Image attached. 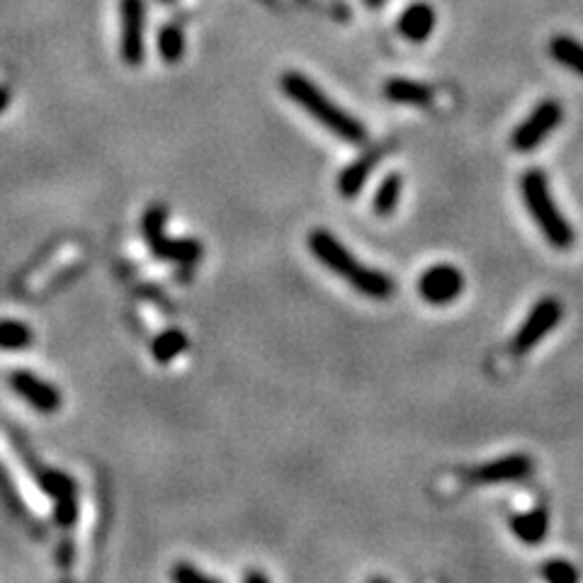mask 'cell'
Instances as JSON below:
<instances>
[{
    "label": "cell",
    "mask_w": 583,
    "mask_h": 583,
    "mask_svg": "<svg viewBox=\"0 0 583 583\" xmlns=\"http://www.w3.org/2000/svg\"><path fill=\"white\" fill-rule=\"evenodd\" d=\"M8 382L10 389H13L20 399H25L32 409L44 413V416H52V413L59 411L61 404H64L59 389H56L54 384L44 382L42 377H37L35 372L30 370H15Z\"/></svg>",
    "instance_id": "obj_9"
},
{
    "label": "cell",
    "mask_w": 583,
    "mask_h": 583,
    "mask_svg": "<svg viewBox=\"0 0 583 583\" xmlns=\"http://www.w3.org/2000/svg\"><path fill=\"white\" fill-rule=\"evenodd\" d=\"M0 501L5 503V508H8V511L13 513L15 518L25 523V528L32 530V535H35V537H47V530L39 528L42 523H37V520L30 515V511H27L25 501H22L20 491L15 489L13 479H10L8 469L3 467V462H0Z\"/></svg>",
    "instance_id": "obj_14"
},
{
    "label": "cell",
    "mask_w": 583,
    "mask_h": 583,
    "mask_svg": "<svg viewBox=\"0 0 583 583\" xmlns=\"http://www.w3.org/2000/svg\"><path fill=\"white\" fill-rule=\"evenodd\" d=\"M161 3H171V0H161Z\"/></svg>",
    "instance_id": "obj_29"
},
{
    "label": "cell",
    "mask_w": 583,
    "mask_h": 583,
    "mask_svg": "<svg viewBox=\"0 0 583 583\" xmlns=\"http://www.w3.org/2000/svg\"><path fill=\"white\" fill-rule=\"evenodd\" d=\"M78 496L76 498H61V501H54V523L59 528L69 530L76 525L78 520Z\"/></svg>",
    "instance_id": "obj_23"
},
{
    "label": "cell",
    "mask_w": 583,
    "mask_h": 583,
    "mask_svg": "<svg viewBox=\"0 0 583 583\" xmlns=\"http://www.w3.org/2000/svg\"><path fill=\"white\" fill-rule=\"evenodd\" d=\"M35 343V333L25 321H0V350H25Z\"/></svg>",
    "instance_id": "obj_19"
},
{
    "label": "cell",
    "mask_w": 583,
    "mask_h": 583,
    "mask_svg": "<svg viewBox=\"0 0 583 583\" xmlns=\"http://www.w3.org/2000/svg\"><path fill=\"white\" fill-rule=\"evenodd\" d=\"M562 311L564 309H562V304H559V299H554V297L540 299V302L532 307L528 319L523 321L520 331L515 333L513 353L515 355L530 353V350L535 348L542 338L554 331V326H557L559 319H562Z\"/></svg>",
    "instance_id": "obj_6"
},
{
    "label": "cell",
    "mask_w": 583,
    "mask_h": 583,
    "mask_svg": "<svg viewBox=\"0 0 583 583\" xmlns=\"http://www.w3.org/2000/svg\"><path fill=\"white\" fill-rule=\"evenodd\" d=\"M532 474V460L528 455H506L494 462H486L474 472V479L484 484H501V481H520Z\"/></svg>",
    "instance_id": "obj_10"
},
{
    "label": "cell",
    "mask_w": 583,
    "mask_h": 583,
    "mask_svg": "<svg viewBox=\"0 0 583 583\" xmlns=\"http://www.w3.org/2000/svg\"><path fill=\"white\" fill-rule=\"evenodd\" d=\"M549 54L564 69L579 73L583 78V44L569 35H557L549 42Z\"/></svg>",
    "instance_id": "obj_16"
},
{
    "label": "cell",
    "mask_w": 583,
    "mask_h": 583,
    "mask_svg": "<svg viewBox=\"0 0 583 583\" xmlns=\"http://www.w3.org/2000/svg\"><path fill=\"white\" fill-rule=\"evenodd\" d=\"M35 469V479L37 484L42 486V491L47 494L52 501H61V498H76L78 496V486L66 472H54V469Z\"/></svg>",
    "instance_id": "obj_17"
},
{
    "label": "cell",
    "mask_w": 583,
    "mask_h": 583,
    "mask_svg": "<svg viewBox=\"0 0 583 583\" xmlns=\"http://www.w3.org/2000/svg\"><path fill=\"white\" fill-rule=\"evenodd\" d=\"M8 105H10V93L3 86H0V112L8 110Z\"/></svg>",
    "instance_id": "obj_27"
},
{
    "label": "cell",
    "mask_w": 583,
    "mask_h": 583,
    "mask_svg": "<svg viewBox=\"0 0 583 583\" xmlns=\"http://www.w3.org/2000/svg\"><path fill=\"white\" fill-rule=\"evenodd\" d=\"M166 219L168 209L163 205L149 207L144 219H141V229H144V239L149 243L151 256L158 260H168V263L195 265L202 258V243L192 239H168L166 231H163Z\"/></svg>",
    "instance_id": "obj_4"
},
{
    "label": "cell",
    "mask_w": 583,
    "mask_h": 583,
    "mask_svg": "<svg viewBox=\"0 0 583 583\" xmlns=\"http://www.w3.org/2000/svg\"><path fill=\"white\" fill-rule=\"evenodd\" d=\"M185 348H188V336H185L180 328H166V331L158 333L154 343H151V355H154V360L161 362V365H168V362L178 358Z\"/></svg>",
    "instance_id": "obj_18"
},
{
    "label": "cell",
    "mask_w": 583,
    "mask_h": 583,
    "mask_svg": "<svg viewBox=\"0 0 583 583\" xmlns=\"http://www.w3.org/2000/svg\"><path fill=\"white\" fill-rule=\"evenodd\" d=\"M280 88L292 103H297L304 112L328 129L331 134H336L338 139L348 141V144H365L367 141V129L358 117H353L350 112H345L341 105L333 103L331 98L316 86L314 81H309L304 73L287 71L282 73Z\"/></svg>",
    "instance_id": "obj_2"
},
{
    "label": "cell",
    "mask_w": 583,
    "mask_h": 583,
    "mask_svg": "<svg viewBox=\"0 0 583 583\" xmlns=\"http://www.w3.org/2000/svg\"><path fill=\"white\" fill-rule=\"evenodd\" d=\"M562 117H564V110L557 100H545V103H540L535 110L530 112L528 120H523L518 127H515V132L511 137L513 149L523 151V154L525 151L537 149V146H540L542 141H545L549 134L559 127Z\"/></svg>",
    "instance_id": "obj_5"
},
{
    "label": "cell",
    "mask_w": 583,
    "mask_h": 583,
    "mask_svg": "<svg viewBox=\"0 0 583 583\" xmlns=\"http://www.w3.org/2000/svg\"><path fill=\"white\" fill-rule=\"evenodd\" d=\"M511 528L515 532L518 540H523L525 545H537L547 537L549 530V515L542 508H535V511L520 513L511 520Z\"/></svg>",
    "instance_id": "obj_15"
},
{
    "label": "cell",
    "mask_w": 583,
    "mask_h": 583,
    "mask_svg": "<svg viewBox=\"0 0 583 583\" xmlns=\"http://www.w3.org/2000/svg\"><path fill=\"white\" fill-rule=\"evenodd\" d=\"M382 154H384V149H372V151H367V154H362L358 161L350 163L348 168H343L341 178H338V190H341L343 197H348V200L358 197L362 185L370 180V175L375 173L377 163L382 161Z\"/></svg>",
    "instance_id": "obj_11"
},
{
    "label": "cell",
    "mask_w": 583,
    "mask_h": 583,
    "mask_svg": "<svg viewBox=\"0 0 583 583\" xmlns=\"http://www.w3.org/2000/svg\"><path fill=\"white\" fill-rule=\"evenodd\" d=\"M401 200V175L399 173H389L387 178L382 180V185L377 188L375 200H372V207L379 217H389L394 212L396 205Z\"/></svg>",
    "instance_id": "obj_20"
},
{
    "label": "cell",
    "mask_w": 583,
    "mask_h": 583,
    "mask_svg": "<svg viewBox=\"0 0 583 583\" xmlns=\"http://www.w3.org/2000/svg\"><path fill=\"white\" fill-rule=\"evenodd\" d=\"M171 579L178 583H219V579H214V576H209V574H202L200 569H195V566L188 562L175 564L171 571Z\"/></svg>",
    "instance_id": "obj_24"
},
{
    "label": "cell",
    "mask_w": 583,
    "mask_h": 583,
    "mask_svg": "<svg viewBox=\"0 0 583 583\" xmlns=\"http://www.w3.org/2000/svg\"><path fill=\"white\" fill-rule=\"evenodd\" d=\"M365 5H367V8H370V10H377V8H382L384 0H365Z\"/></svg>",
    "instance_id": "obj_28"
},
{
    "label": "cell",
    "mask_w": 583,
    "mask_h": 583,
    "mask_svg": "<svg viewBox=\"0 0 583 583\" xmlns=\"http://www.w3.org/2000/svg\"><path fill=\"white\" fill-rule=\"evenodd\" d=\"M243 581L246 583H268V576L265 574H258V571H248V574H243Z\"/></svg>",
    "instance_id": "obj_26"
},
{
    "label": "cell",
    "mask_w": 583,
    "mask_h": 583,
    "mask_svg": "<svg viewBox=\"0 0 583 583\" xmlns=\"http://www.w3.org/2000/svg\"><path fill=\"white\" fill-rule=\"evenodd\" d=\"M158 54L166 64H178L185 54V35L178 25H166L158 32Z\"/></svg>",
    "instance_id": "obj_21"
},
{
    "label": "cell",
    "mask_w": 583,
    "mask_h": 583,
    "mask_svg": "<svg viewBox=\"0 0 583 583\" xmlns=\"http://www.w3.org/2000/svg\"><path fill=\"white\" fill-rule=\"evenodd\" d=\"M120 54L127 66L144 64V27L146 5L144 0H120Z\"/></svg>",
    "instance_id": "obj_7"
},
{
    "label": "cell",
    "mask_w": 583,
    "mask_h": 583,
    "mask_svg": "<svg viewBox=\"0 0 583 583\" xmlns=\"http://www.w3.org/2000/svg\"><path fill=\"white\" fill-rule=\"evenodd\" d=\"M542 576L549 583H576L579 581V571L574 569V564H569L566 559H549L542 566Z\"/></svg>",
    "instance_id": "obj_22"
},
{
    "label": "cell",
    "mask_w": 583,
    "mask_h": 583,
    "mask_svg": "<svg viewBox=\"0 0 583 583\" xmlns=\"http://www.w3.org/2000/svg\"><path fill=\"white\" fill-rule=\"evenodd\" d=\"M520 195H523L532 222L542 231L549 246L557 248V251H566V248L574 246V229L554 202L545 173L537 171V168L525 171L523 178H520Z\"/></svg>",
    "instance_id": "obj_3"
},
{
    "label": "cell",
    "mask_w": 583,
    "mask_h": 583,
    "mask_svg": "<svg viewBox=\"0 0 583 583\" xmlns=\"http://www.w3.org/2000/svg\"><path fill=\"white\" fill-rule=\"evenodd\" d=\"M435 30V10L428 3H413L401 13L399 32L409 42H426Z\"/></svg>",
    "instance_id": "obj_12"
},
{
    "label": "cell",
    "mask_w": 583,
    "mask_h": 583,
    "mask_svg": "<svg viewBox=\"0 0 583 583\" xmlns=\"http://www.w3.org/2000/svg\"><path fill=\"white\" fill-rule=\"evenodd\" d=\"M464 290V277L455 265H433L418 280V294H421L423 302L435 304V307H443V304L455 302Z\"/></svg>",
    "instance_id": "obj_8"
},
{
    "label": "cell",
    "mask_w": 583,
    "mask_h": 583,
    "mask_svg": "<svg viewBox=\"0 0 583 583\" xmlns=\"http://www.w3.org/2000/svg\"><path fill=\"white\" fill-rule=\"evenodd\" d=\"M384 98L396 105H411V107H428L433 103V90L423 83L409 81V78H392L384 83Z\"/></svg>",
    "instance_id": "obj_13"
},
{
    "label": "cell",
    "mask_w": 583,
    "mask_h": 583,
    "mask_svg": "<svg viewBox=\"0 0 583 583\" xmlns=\"http://www.w3.org/2000/svg\"><path fill=\"white\" fill-rule=\"evenodd\" d=\"M307 246L311 256L319 260L321 265H326L331 273L343 277L355 292H360L362 297L370 299H389L394 294V280L382 270L370 268V265L360 263L348 248L343 246L331 231L316 229L311 231Z\"/></svg>",
    "instance_id": "obj_1"
},
{
    "label": "cell",
    "mask_w": 583,
    "mask_h": 583,
    "mask_svg": "<svg viewBox=\"0 0 583 583\" xmlns=\"http://www.w3.org/2000/svg\"><path fill=\"white\" fill-rule=\"evenodd\" d=\"M73 557H76V547H73V542L66 537V540H61V545L56 547V564H59L64 571H69L73 564Z\"/></svg>",
    "instance_id": "obj_25"
}]
</instances>
